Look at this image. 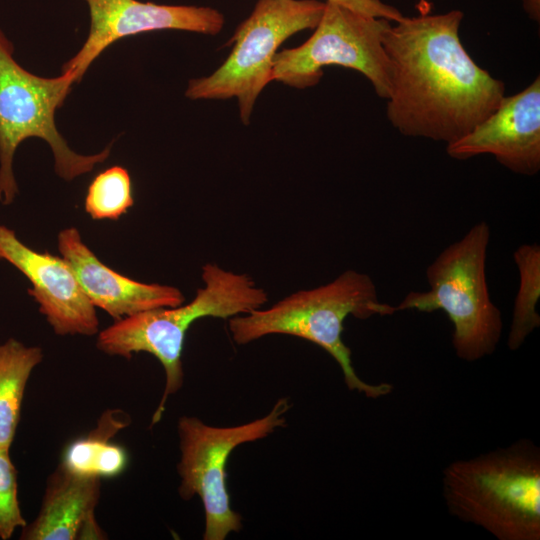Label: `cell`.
I'll use <instances>...</instances> for the list:
<instances>
[{"mask_svg":"<svg viewBox=\"0 0 540 540\" xmlns=\"http://www.w3.org/2000/svg\"><path fill=\"white\" fill-rule=\"evenodd\" d=\"M463 12L403 17L386 31V114L409 137L450 144L490 116L505 84L478 66L461 43Z\"/></svg>","mask_w":540,"mask_h":540,"instance_id":"1","label":"cell"},{"mask_svg":"<svg viewBox=\"0 0 540 540\" xmlns=\"http://www.w3.org/2000/svg\"><path fill=\"white\" fill-rule=\"evenodd\" d=\"M448 512L498 540L540 539V448L530 439L455 460L442 473Z\"/></svg>","mask_w":540,"mask_h":540,"instance_id":"2","label":"cell"},{"mask_svg":"<svg viewBox=\"0 0 540 540\" xmlns=\"http://www.w3.org/2000/svg\"><path fill=\"white\" fill-rule=\"evenodd\" d=\"M395 307L378 298L371 277L347 270L332 282L311 290L296 292L272 307L256 309L229 319L233 340L248 344L270 334H286L308 340L329 353L338 363L350 391L370 399L389 395V383L370 384L363 381L352 365L351 350L342 340L345 319L389 316Z\"/></svg>","mask_w":540,"mask_h":540,"instance_id":"3","label":"cell"},{"mask_svg":"<svg viewBox=\"0 0 540 540\" xmlns=\"http://www.w3.org/2000/svg\"><path fill=\"white\" fill-rule=\"evenodd\" d=\"M202 279L204 287L188 304L140 312L98 332L96 346L107 355L130 359L133 354L146 352L161 363L165 386L151 426L161 420L168 398L183 386L182 352L192 323L208 316L231 318L246 314L267 301L266 292L245 274L208 263L203 267Z\"/></svg>","mask_w":540,"mask_h":540,"instance_id":"4","label":"cell"},{"mask_svg":"<svg viewBox=\"0 0 540 540\" xmlns=\"http://www.w3.org/2000/svg\"><path fill=\"white\" fill-rule=\"evenodd\" d=\"M489 241V225L474 224L427 267L430 289L409 292L394 306L396 312L443 311L453 325L455 354L467 362L493 354L502 335L501 312L491 300L486 277Z\"/></svg>","mask_w":540,"mask_h":540,"instance_id":"5","label":"cell"},{"mask_svg":"<svg viewBox=\"0 0 540 540\" xmlns=\"http://www.w3.org/2000/svg\"><path fill=\"white\" fill-rule=\"evenodd\" d=\"M75 82L68 72L44 78L25 70L15 61L13 45L0 30V202L3 205L11 204L18 192L13 158L27 138L37 137L48 143L56 173L67 181L90 172L109 157L110 147L93 155L74 152L57 130L55 112Z\"/></svg>","mask_w":540,"mask_h":540,"instance_id":"6","label":"cell"},{"mask_svg":"<svg viewBox=\"0 0 540 540\" xmlns=\"http://www.w3.org/2000/svg\"><path fill=\"white\" fill-rule=\"evenodd\" d=\"M325 2L318 0H257L251 14L237 27L233 48L212 74L189 81L191 100L236 98L240 119L248 125L257 97L272 81L278 47L295 33L314 29Z\"/></svg>","mask_w":540,"mask_h":540,"instance_id":"7","label":"cell"},{"mask_svg":"<svg viewBox=\"0 0 540 540\" xmlns=\"http://www.w3.org/2000/svg\"><path fill=\"white\" fill-rule=\"evenodd\" d=\"M290 407L289 399L281 398L264 417L231 427L210 426L194 416L179 418L178 492L184 500L200 497L205 514L204 540H224L242 528L241 516L230 505L227 460L239 445L263 439L283 427Z\"/></svg>","mask_w":540,"mask_h":540,"instance_id":"8","label":"cell"},{"mask_svg":"<svg viewBox=\"0 0 540 540\" xmlns=\"http://www.w3.org/2000/svg\"><path fill=\"white\" fill-rule=\"evenodd\" d=\"M390 26V20L326 0L313 34L300 46L276 53L272 81L303 89L320 81L325 66L338 65L363 74L387 100L389 61L383 38Z\"/></svg>","mask_w":540,"mask_h":540,"instance_id":"9","label":"cell"},{"mask_svg":"<svg viewBox=\"0 0 540 540\" xmlns=\"http://www.w3.org/2000/svg\"><path fill=\"white\" fill-rule=\"evenodd\" d=\"M90 27L81 49L67 61L62 72L81 80L93 61L115 41L155 30H183L216 35L224 26L217 9L193 5H162L138 0H83Z\"/></svg>","mask_w":540,"mask_h":540,"instance_id":"10","label":"cell"},{"mask_svg":"<svg viewBox=\"0 0 540 540\" xmlns=\"http://www.w3.org/2000/svg\"><path fill=\"white\" fill-rule=\"evenodd\" d=\"M0 260L17 268L31 283L28 293L57 335L92 336L99 332L96 307L61 256L37 252L0 224Z\"/></svg>","mask_w":540,"mask_h":540,"instance_id":"11","label":"cell"},{"mask_svg":"<svg viewBox=\"0 0 540 540\" xmlns=\"http://www.w3.org/2000/svg\"><path fill=\"white\" fill-rule=\"evenodd\" d=\"M458 160L489 154L510 171L532 176L540 170V78L504 97L498 108L460 139L446 145Z\"/></svg>","mask_w":540,"mask_h":540,"instance_id":"12","label":"cell"},{"mask_svg":"<svg viewBox=\"0 0 540 540\" xmlns=\"http://www.w3.org/2000/svg\"><path fill=\"white\" fill-rule=\"evenodd\" d=\"M58 250L70 264L90 302L115 321L184 303V295L176 287L139 282L106 266L82 241L74 227L59 232Z\"/></svg>","mask_w":540,"mask_h":540,"instance_id":"13","label":"cell"},{"mask_svg":"<svg viewBox=\"0 0 540 540\" xmlns=\"http://www.w3.org/2000/svg\"><path fill=\"white\" fill-rule=\"evenodd\" d=\"M101 480L74 475L60 465L50 474L36 518L22 540L104 539L95 518Z\"/></svg>","mask_w":540,"mask_h":540,"instance_id":"14","label":"cell"},{"mask_svg":"<svg viewBox=\"0 0 540 540\" xmlns=\"http://www.w3.org/2000/svg\"><path fill=\"white\" fill-rule=\"evenodd\" d=\"M130 417L121 409H107L87 435L70 441L64 448L60 466L87 478L103 479L121 475L127 468V450L112 439L128 426Z\"/></svg>","mask_w":540,"mask_h":540,"instance_id":"15","label":"cell"},{"mask_svg":"<svg viewBox=\"0 0 540 540\" xmlns=\"http://www.w3.org/2000/svg\"><path fill=\"white\" fill-rule=\"evenodd\" d=\"M43 360L40 347L9 338L0 343V448L10 449L32 371Z\"/></svg>","mask_w":540,"mask_h":540,"instance_id":"16","label":"cell"},{"mask_svg":"<svg viewBox=\"0 0 540 540\" xmlns=\"http://www.w3.org/2000/svg\"><path fill=\"white\" fill-rule=\"evenodd\" d=\"M513 258L519 273V286L507 338L511 351L519 349L540 327V315L536 310L540 298V246L537 243L520 245Z\"/></svg>","mask_w":540,"mask_h":540,"instance_id":"17","label":"cell"},{"mask_svg":"<svg viewBox=\"0 0 540 540\" xmlns=\"http://www.w3.org/2000/svg\"><path fill=\"white\" fill-rule=\"evenodd\" d=\"M134 204L128 171L112 166L94 177L87 189L84 208L94 220H117Z\"/></svg>","mask_w":540,"mask_h":540,"instance_id":"18","label":"cell"},{"mask_svg":"<svg viewBox=\"0 0 540 540\" xmlns=\"http://www.w3.org/2000/svg\"><path fill=\"white\" fill-rule=\"evenodd\" d=\"M10 449L0 448V538L10 539L27 522L18 500L17 471L10 458Z\"/></svg>","mask_w":540,"mask_h":540,"instance_id":"19","label":"cell"},{"mask_svg":"<svg viewBox=\"0 0 540 540\" xmlns=\"http://www.w3.org/2000/svg\"><path fill=\"white\" fill-rule=\"evenodd\" d=\"M331 2L338 3L345 7H348L357 12L374 16L385 18L390 21L397 22L401 20L404 16L402 13L395 7L388 5L381 0H327Z\"/></svg>","mask_w":540,"mask_h":540,"instance_id":"20","label":"cell"},{"mask_svg":"<svg viewBox=\"0 0 540 540\" xmlns=\"http://www.w3.org/2000/svg\"><path fill=\"white\" fill-rule=\"evenodd\" d=\"M523 7L529 17L535 21L540 19V0H522Z\"/></svg>","mask_w":540,"mask_h":540,"instance_id":"21","label":"cell"},{"mask_svg":"<svg viewBox=\"0 0 540 540\" xmlns=\"http://www.w3.org/2000/svg\"><path fill=\"white\" fill-rule=\"evenodd\" d=\"M416 7L420 14H427L432 8L431 3L428 0H418Z\"/></svg>","mask_w":540,"mask_h":540,"instance_id":"22","label":"cell"}]
</instances>
